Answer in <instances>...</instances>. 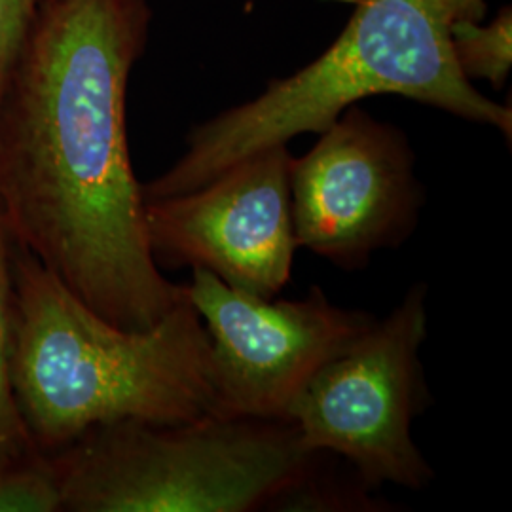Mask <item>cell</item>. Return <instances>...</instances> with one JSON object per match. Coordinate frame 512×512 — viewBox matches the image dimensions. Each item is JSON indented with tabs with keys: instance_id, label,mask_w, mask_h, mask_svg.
I'll return each instance as SVG.
<instances>
[{
	"instance_id": "cell-12",
	"label": "cell",
	"mask_w": 512,
	"mask_h": 512,
	"mask_svg": "<svg viewBox=\"0 0 512 512\" xmlns=\"http://www.w3.org/2000/svg\"><path fill=\"white\" fill-rule=\"evenodd\" d=\"M42 0H0V95L18 61Z\"/></svg>"
},
{
	"instance_id": "cell-7",
	"label": "cell",
	"mask_w": 512,
	"mask_h": 512,
	"mask_svg": "<svg viewBox=\"0 0 512 512\" xmlns=\"http://www.w3.org/2000/svg\"><path fill=\"white\" fill-rule=\"evenodd\" d=\"M186 294L211 340L213 414L232 418L285 420L311 376L376 321L317 285L300 300L260 298L203 268H192Z\"/></svg>"
},
{
	"instance_id": "cell-8",
	"label": "cell",
	"mask_w": 512,
	"mask_h": 512,
	"mask_svg": "<svg viewBox=\"0 0 512 512\" xmlns=\"http://www.w3.org/2000/svg\"><path fill=\"white\" fill-rule=\"evenodd\" d=\"M291 152L268 148L200 188L145 200L158 266L203 268L228 287L275 298L291 281L298 243L291 215Z\"/></svg>"
},
{
	"instance_id": "cell-11",
	"label": "cell",
	"mask_w": 512,
	"mask_h": 512,
	"mask_svg": "<svg viewBox=\"0 0 512 512\" xmlns=\"http://www.w3.org/2000/svg\"><path fill=\"white\" fill-rule=\"evenodd\" d=\"M61 497L48 456L0 469V512H59Z\"/></svg>"
},
{
	"instance_id": "cell-3",
	"label": "cell",
	"mask_w": 512,
	"mask_h": 512,
	"mask_svg": "<svg viewBox=\"0 0 512 512\" xmlns=\"http://www.w3.org/2000/svg\"><path fill=\"white\" fill-rule=\"evenodd\" d=\"M374 95H401L512 137V112L459 71L437 0H359L329 50L234 109L192 129L186 152L141 184L145 200L190 192L230 165L302 133H321Z\"/></svg>"
},
{
	"instance_id": "cell-10",
	"label": "cell",
	"mask_w": 512,
	"mask_h": 512,
	"mask_svg": "<svg viewBox=\"0 0 512 512\" xmlns=\"http://www.w3.org/2000/svg\"><path fill=\"white\" fill-rule=\"evenodd\" d=\"M450 46L467 80H488L501 88L512 67V12L503 8L492 23L461 19L450 23Z\"/></svg>"
},
{
	"instance_id": "cell-6",
	"label": "cell",
	"mask_w": 512,
	"mask_h": 512,
	"mask_svg": "<svg viewBox=\"0 0 512 512\" xmlns=\"http://www.w3.org/2000/svg\"><path fill=\"white\" fill-rule=\"evenodd\" d=\"M289 186L298 247L349 272L408 241L425 200L403 131L357 107L291 160Z\"/></svg>"
},
{
	"instance_id": "cell-9",
	"label": "cell",
	"mask_w": 512,
	"mask_h": 512,
	"mask_svg": "<svg viewBox=\"0 0 512 512\" xmlns=\"http://www.w3.org/2000/svg\"><path fill=\"white\" fill-rule=\"evenodd\" d=\"M14 247L16 239L0 207V469L40 454L21 420L12 384L16 340Z\"/></svg>"
},
{
	"instance_id": "cell-5",
	"label": "cell",
	"mask_w": 512,
	"mask_h": 512,
	"mask_svg": "<svg viewBox=\"0 0 512 512\" xmlns=\"http://www.w3.org/2000/svg\"><path fill=\"white\" fill-rule=\"evenodd\" d=\"M427 296L425 283L412 285L395 310L311 376L285 416L308 450L348 459L366 488L421 490L435 478L412 439V423L431 403L420 359Z\"/></svg>"
},
{
	"instance_id": "cell-4",
	"label": "cell",
	"mask_w": 512,
	"mask_h": 512,
	"mask_svg": "<svg viewBox=\"0 0 512 512\" xmlns=\"http://www.w3.org/2000/svg\"><path fill=\"white\" fill-rule=\"evenodd\" d=\"M317 458L289 420L219 414L105 423L48 456L67 512L275 509Z\"/></svg>"
},
{
	"instance_id": "cell-1",
	"label": "cell",
	"mask_w": 512,
	"mask_h": 512,
	"mask_svg": "<svg viewBox=\"0 0 512 512\" xmlns=\"http://www.w3.org/2000/svg\"><path fill=\"white\" fill-rule=\"evenodd\" d=\"M145 0H42L0 95V207L88 308L147 330L188 298L148 245L126 124Z\"/></svg>"
},
{
	"instance_id": "cell-2",
	"label": "cell",
	"mask_w": 512,
	"mask_h": 512,
	"mask_svg": "<svg viewBox=\"0 0 512 512\" xmlns=\"http://www.w3.org/2000/svg\"><path fill=\"white\" fill-rule=\"evenodd\" d=\"M14 291L12 384L40 454L105 423H173L215 412L211 340L188 298L152 329H122L18 243Z\"/></svg>"
},
{
	"instance_id": "cell-13",
	"label": "cell",
	"mask_w": 512,
	"mask_h": 512,
	"mask_svg": "<svg viewBox=\"0 0 512 512\" xmlns=\"http://www.w3.org/2000/svg\"><path fill=\"white\" fill-rule=\"evenodd\" d=\"M442 14L450 23L469 19L480 21L484 16V0H437Z\"/></svg>"
}]
</instances>
